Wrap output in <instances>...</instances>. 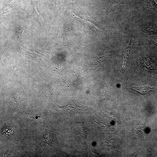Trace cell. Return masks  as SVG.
<instances>
[{
    "label": "cell",
    "instance_id": "9c48e42d",
    "mask_svg": "<svg viewBox=\"0 0 157 157\" xmlns=\"http://www.w3.org/2000/svg\"><path fill=\"white\" fill-rule=\"evenodd\" d=\"M152 42L153 44L157 46V37L153 38L152 39Z\"/></svg>",
    "mask_w": 157,
    "mask_h": 157
},
{
    "label": "cell",
    "instance_id": "7a4b0ae2",
    "mask_svg": "<svg viewBox=\"0 0 157 157\" xmlns=\"http://www.w3.org/2000/svg\"><path fill=\"white\" fill-rule=\"evenodd\" d=\"M140 64L142 68L144 69H146L150 71H153L154 70V65L147 54L143 53L141 54Z\"/></svg>",
    "mask_w": 157,
    "mask_h": 157
},
{
    "label": "cell",
    "instance_id": "3957f363",
    "mask_svg": "<svg viewBox=\"0 0 157 157\" xmlns=\"http://www.w3.org/2000/svg\"><path fill=\"white\" fill-rule=\"evenodd\" d=\"M132 42L133 40L131 38L129 43L124 49L123 51V67L124 68H125L129 59L132 54L133 51Z\"/></svg>",
    "mask_w": 157,
    "mask_h": 157
},
{
    "label": "cell",
    "instance_id": "5b68a950",
    "mask_svg": "<svg viewBox=\"0 0 157 157\" xmlns=\"http://www.w3.org/2000/svg\"><path fill=\"white\" fill-rule=\"evenodd\" d=\"M131 88L135 92L142 94L149 93L155 89V88L149 86H132Z\"/></svg>",
    "mask_w": 157,
    "mask_h": 157
},
{
    "label": "cell",
    "instance_id": "52a82bcc",
    "mask_svg": "<svg viewBox=\"0 0 157 157\" xmlns=\"http://www.w3.org/2000/svg\"><path fill=\"white\" fill-rule=\"evenodd\" d=\"M1 133L6 136H9L12 134V130L10 127L5 126L1 129Z\"/></svg>",
    "mask_w": 157,
    "mask_h": 157
},
{
    "label": "cell",
    "instance_id": "6da1fadb",
    "mask_svg": "<svg viewBox=\"0 0 157 157\" xmlns=\"http://www.w3.org/2000/svg\"><path fill=\"white\" fill-rule=\"evenodd\" d=\"M59 107L60 111L69 115L81 113L84 110L83 106L75 101H72L66 106Z\"/></svg>",
    "mask_w": 157,
    "mask_h": 157
},
{
    "label": "cell",
    "instance_id": "8992f818",
    "mask_svg": "<svg viewBox=\"0 0 157 157\" xmlns=\"http://www.w3.org/2000/svg\"><path fill=\"white\" fill-rule=\"evenodd\" d=\"M123 1V0H110L106 7V10L108 11H114Z\"/></svg>",
    "mask_w": 157,
    "mask_h": 157
},
{
    "label": "cell",
    "instance_id": "ba28073f",
    "mask_svg": "<svg viewBox=\"0 0 157 157\" xmlns=\"http://www.w3.org/2000/svg\"><path fill=\"white\" fill-rule=\"evenodd\" d=\"M145 31L149 34L152 35L157 34V28L150 26L146 28Z\"/></svg>",
    "mask_w": 157,
    "mask_h": 157
},
{
    "label": "cell",
    "instance_id": "277c9868",
    "mask_svg": "<svg viewBox=\"0 0 157 157\" xmlns=\"http://www.w3.org/2000/svg\"><path fill=\"white\" fill-rule=\"evenodd\" d=\"M31 17L36 20L40 25L45 28V23L42 16L38 12L35 5L34 6L33 12L30 16Z\"/></svg>",
    "mask_w": 157,
    "mask_h": 157
}]
</instances>
